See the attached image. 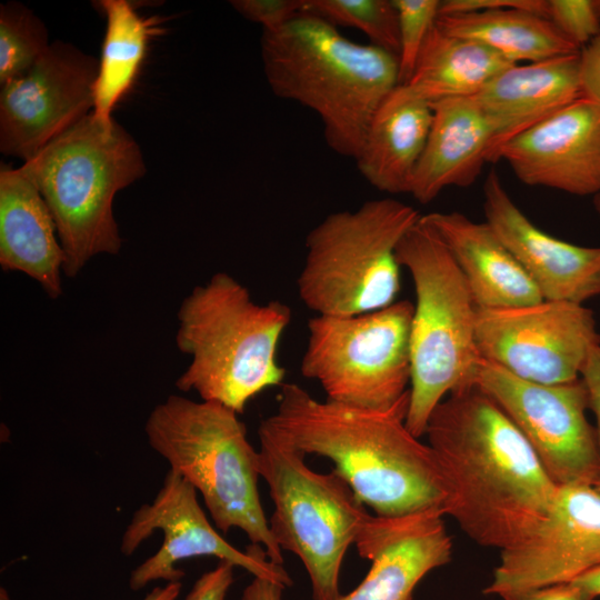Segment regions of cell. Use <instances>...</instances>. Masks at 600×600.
I'll list each match as a JSON object with an SVG mask.
<instances>
[{
	"label": "cell",
	"mask_w": 600,
	"mask_h": 600,
	"mask_svg": "<svg viewBox=\"0 0 600 600\" xmlns=\"http://www.w3.org/2000/svg\"><path fill=\"white\" fill-rule=\"evenodd\" d=\"M424 434L449 487L447 516L476 543L501 551L548 514L559 487L477 384L450 392L430 414Z\"/></svg>",
	"instance_id": "1"
},
{
	"label": "cell",
	"mask_w": 600,
	"mask_h": 600,
	"mask_svg": "<svg viewBox=\"0 0 600 600\" xmlns=\"http://www.w3.org/2000/svg\"><path fill=\"white\" fill-rule=\"evenodd\" d=\"M409 400L410 390L388 409H363L283 383L276 412L262 423L303 454L331 460L376 516H447L449 487L432 448L407 427Z\"/></svg>",
	"instance_id": "2"
},
{
	"label": "cell",
	"mask_w": 600,
	"mask_h": 600,
	"mask_svg": "<svg viewBox=\"0 0 600 600\" xmlns=\"http://www.w3.org/2000/svg\"><path fill=\"white\" fill-rule=\"evenodd\" d=\"M260 52L273 94L316 112L329 148L347 158L354 159L374 112L400 84L396 54L307 12L262 31Z\"/></svg>",
	"instance_id": "3"
},
{
	"label": "cell",
	"mask_w": 600,
	"mask_h": 600,
	"mask_svg": "<svg viewBox=\"0 0 600 600\" xmlns=\"http://www.w3.org/2000/svg\"><path fill=\"white\" fill-rule=\"evenodd\" d=\"M176 343L190 357L176 386L238 414L267 388L282 386L278 344L291 308L278 300L260 304L227 272L194 287L178 310Z\"/></svg>",
	"instance_id": "4"
},
{
	"label": "cell",
	"mask_w": 600,
	"mask_h": 600,
	"mask_svg": "<svg viewBox=\"0 0 600 600\" xmlns=\"http://www.w3.org/2000/svg\"><path fill=\"white\" fill-rule=\"evenodd\" d=\"M20 169L51 212L64 252L63 274L73 278L93 257L120 252L113 200L147 171L138 142L120 123L90 112Z\"/></svg>",
	"instance_id": "5"
},
{
	"label": "cell",
	"mask_w": 600,
	"mask_h": 600,
	"mask_svg": "<svg viewBox=\"0 0 600 600\" xmlns=\"http://www.w3.org/2000/svg\"><path fill=\"white\" fill-rule=\"evenodd\" d=\"M239 414L221 404L172 394L144 424L149 446L199 491L214 526L243 531L270 561L283 564L258 490L259 451Z\"/></svg>",
	"instance_id": "6"
},
{
	"label": "cell",
	"mask_w": 600,
	"mask_h": 600,
	"mask_svg": "<svg viewBox=\"0 0 600 600\" xmlns=\"http://www.w3.org/2000/svg\"><path fill=\"white\" fill-rule=\"evenodd\" d=\"M396 258L409 271L416 293L407 427L420 438L434 408L471 382L480 359L478 308L450 251L421 217L398 243Z\"/></svg>",
	"instance_id": "7"
},
{
	"label": "cell",
	"mask_w": 600,
	"mask_h": 600,
	"mask_svg": "<svg viewBox=\"0 0 600 600\" xmlns=\"http://www.w3.org/2000/svg\"><path fill=\"white\" fill-rule=\"evenodd\" d=\"M421 214L392 198L328 214L306 238L297 279L301 301L318 316H356L383 309L400 291L396 249Z\"/></svg>",
	"instance_id": "8"
},
{
	"label": "cell",
	"mask_w": 600,
	"mask_h": 600,
	"mask_svg": "<svg viewBox=\"0 0 600 600\" xmlns=\"http://www.w3.org/2000/svg\"><path fill=\"white\" fill-rule=\"evenodd\" d=\"M258 436L260 474L274 504L271 534L282 551L302 561L313 600H340L344 556L370 513L334 469L313 471L306 454L262 422Z\"/></svg>",
	"instance_id": "9"
},
{
	"label": "cell",
	"mask_w": 600,
	"mask_h": 600,
	"mask_svg": "<svg viewBox=\"0 0 600 600\" xmlns=\"http://www.w3.org/2000/svg\"><path fill=\"white\" fill-rule=\"evenodd\" d=\"M413 308L400 300L356 316L316 314L308 321L302 376L318 381L329 401L392 407L410 390Z\"/></svg>",
	"instance_id": "10"
},
{
	"label": "cell",
	"mask_w": 600,
	"mask_h": 600,
	"mask_svg": "<svg viewBox=\"0 0 600 600\" xmlns=\"http://www.w3.org/2000/svg\"><path fill=\"white\" fill-rule=\"evenodd\" d=\"M471 382L512 420L558 487H598L599 449L596 429L586 414L589 398L581 378L557 384L537 383L480 358Z\"/></svg>",
	"instance_id": "11"
},
{
	"label": "cell",
	"mask_w": 600,
	"mask_h": 600,
	"mask_svg": "<svg viewBox=\"0 0 600 600\" xmlns=\"http://www.w3.org/2000/svg\"><path fill=\"white\" fill-rule=\"evenodd\" d=\"M476 343L481 359L513 376L546 384L580 378L600 344L593 312L581 303L541 300L536 303L478 309Z\"/></svg>",
	"instance_id": "12"
},
{
	"label": "cell",
	"mask_w": 600,
	"mask_h": 600,
	"mask_svg": "<svg viewBox=\"0 0 600 600\" xmlns=\"http://www.w3.org/2000/svg\"><path fill=\"white\" fill-rule=\"evenodd\" d=\"M156 531L163 534L161 547L131 571L129 588L133 591L154 581H181L184 572L178 563L203 556L229 561L284 588L292 584L283 566L270 561L261 546L251 543L241 551L229 543L210 523L197 490L171 469L153 500L134 511L122 534L120 552L131 556Z\"/></svg>",
	"instance_id": "13"
},
{
	"label": "cell",
	"mask_w": 600,
	"mask_h": 600,
	"mask_svg": "<svg viewBox=\"0 0 600 600\" xmlns=\"http://www.w3.org/2000/svg\"><path fill=\"white\" fill-rule=\"evenodd\" d=\"M99 60L54 41L21 76L1 83L0 150L23 162L93 107Z\"/></svg>",
	"instance_id": "14"
},
{
	"label": "cell",
	"mask_w": 600,
	"mask_h": 600,
	"mask_svg": "<svg viewBox=\"0 0 600 600\" xmlns=\"http://www.w3.org/2000/svg\"><path fill=\"white\" fill-rule=\"evenodd\" d=\"M600 566V490L568 484L548 514L517 543L501 550L500 562L483 593L502 597L571 582Z\"/></svg>",
	"instance_id": "15"
},
{
	"label": "cell",
	"mask_w": 600,
	"mask_h": 600,
	"mask_svg": "<svg viewBox=\"0 0 600 600\" xmlns=\"http://www.w3.org/2000/svg\"><path fill=\"white\" fill-rule=\"evenodd\" d=\"M503 160L524 184L574 196L600 193V107L580 98L499 146L489 162Z\"/></svg>",
	"instance_id": "16"
},
{
	"label": "cell",
	"mask_w": 600,
	"mask_h": 600,
	"mask_svg": "<svg viewBox=\"0 0 600 600\" xmlns=\"http://www.w3.org/2000/svg\"><path fill=\"white\" fill-rule=\"evenodd\" d=\"M486 222L514 256L543 300L581 303L600 294V247L566 242L534 226L499 174L483 183Z\"/></svg>",
	"instance_id": "17"
},
{
	"label": "cell",
	"mask_w": 600,
	"mask_h": 600,
	"mask_svg": "<svg viewBox=\"0 0 600 600\" xmlns=\"http://www.w3.org/2000/svg\"><path fill=\"white\" fill-rule=\"evenodd\" d=\"M443 517L437 511L389 518L370 514L354 541L370 569L340 600H412L418 583L451 561L452 540Z\"/></svg>",
	"instance_id": "18"
},
{
	"label": "cell",
	"mask_w": 600,
	"mask_h": 600,
	"mask_svg": "<svg viewBox=\"0 0 600 600\" xmlns=\"http://www.w3.org/2000/svg\"><path fill=\"white\" fill-rule=\"evenodd\" d=\"M579 52L513 64L473 96L494 131L488 162L499 146L582 98Z\"/></svg>",
	"instance_id": "19"
},
{
	"label": "cell",
	"mask_w": 600,
	"mask_h": 600,
	"mask_svg": "<svg viewBox=\"0 0 600 600\" xmlns=\"http://www.w3.org/2000/svg\"><path fill=\"white\" fill-rule=\"evenodd\" d=\"M64 252L40 191L19 168L0 170V267L27 274L51 299L62 293Z\"/></svg>",
	"instance_id": "20"
},
{
	"label": "cell",
	"mask_w": 600,
	"mask_h": 600,
	"mask_svg": "<svg viewBox=\"0 0 600 600\" xmlns=\"http://www.w3.org/2000/svg\"><path fill=\"white\" fill-rule=\"evenodd\" d=\"M432 122L410 194L433 201L448 187L466 188L480 176L494 140L493 128L473 97L431 104Z\"/></svg>",
	"instance_id": "21"
},
{
	"label": "cell",
	"mask_w": 600,
	"mask_h": 600,
	"mask_svg": "<svg viewBox=\"0 0 600 600\" xmlns=\"http://www.w3.org/2000/svg\"><path fill=\"white\" fill-rule=\"evenodd\" d=\"M444 242L469 287L478 309H500L526 306L542 299L539 290L484 222L466 214L430 212L421 216Z\"/></svg>",
	"instance_id": "22"
},
{
	"label": "cell",
	"mask_w": 600,
	"mask_h": 600,
	"mask_svg": "<svg viewBox=\"0 0 600 600\" xmlns=\"http://www.w3.org/2000/svg\"><path fill=\"white\" fill-rule=\"evenodd\" d=\"M432 122L431 104L408 84L397 86L374 112L354 161L376 189L410 193Z\"/></svg>",
	"instance_id": "23"
},
{
	"label": "cell",
	"mask_w": 600,
	"mask_h": 600,
	"mask_svg": "<svg viewBox=\"0 0 600 600\" xmlns=\"http://www.w3.org/2000/svg\"><path fill=\"white\" fill-rule=\"evenodd\" d=\"M107 21L97 78L93 84L92 114L111 120L116 106L133 88L152 38L163 33L157 17H143L128 0L93 2Z\"/></svg>",
	"instance_id": "24"
},
{
	"label": "cell",
	"mask_w": 600,
	"mask_h": 600,
	"mask_svg": "<svg viewBox=\"0 0 600 600\" xmlns=\"http://www.w3.org/2000/svg\"><path fill=\"white\" fill-rule=\"evenodd\" d=\"M513 64L484 44L448 33L436 24L406 84L430 104L470 98Z\"/></svg>",
	"instance_id": "25"
},
{
	"label": "cell",
	"mask_w": 600,
	"mask_h": 600,
	"mask_svg": "<svg viewBox=\"0 0 600 600\" xmlns=\"http://www.w3.org/2000/svg\"><path fill=\"white\" fill-rule=\"evenodd\" d=\"M436 24L448 33L482 43L517 64L580 51L547 18L520 9L438 14Z\"/></svg>",
	"instance_id": "26"
},
{
	"label": "cell",
	"mask_w": 600,
	"mask_h": 600,
	"mask_svg": "<svg viewBox=\"0 0 600 600\" xmlns=\"http://www.w3.org/2000/svg\"><path fill=\"white\" fill-rule=\"evenodd\" d=\"M303 12L364 33L370 44L398 57L399 26L393 0H303Z\"/></svg>",
	"instance_id": "27"
},
{
	"label": "cell",
	"mask_w": 600,
	"mask_h": 600,
	"mask_svg": "<svg viewBox=\"0 0 600 600\" xmlns=\"http://www.w3.org/2000/svg\"><path fill=\"white\" fill-rule=\"evenodd\" d=\"M44 23L18 2L0 6V84L24 73L50 47Z\"/></svg>",
	"instance_id": "28"
},
{
	"label": "cell",
	"mask_w": 600,
	"mask_h": 600,
	"mask_svg": "<svg viewBox=\"0 0 600 600\" xmlns=\"http://www.w3.org/2000/svg\"><path fill=\"white\" fill-rule=\"evenodd\" d=\"M439 0H393L399 26L400 84L411 78L426 40L436 26Z\"/></svg>",
	"instance_id": "29"
},
{
	"label": "cell",
	"mask_w": 600,
	"mask_h": 600,
	"mask_svg": "<svg viewBox=\"0 0 600 600\" xmlns=\"http://www.w3.org/2000/svg\"><path fill=\"white\" fill-rule=\"evenodd\" d=\"M547 19L581 50L600 36V0H547Z\"/></svg>",
	"instance_id": "30"
},
{
	"label": "cell",
	"mask_w": 600,
	"mask_h": 600,
	"mask_svg": "<svg viewBox=\"0 0 600 600\" xmlns=\"http://www.w3.org/2000/svg\"><path fill=\"white\" fill-rule=\"evenodd\" d=\"M232 8L249 21L274 30L303 12V0H232Z\"/></svg>",
	"instance_id": "31"
},
{
	"label": "cell",
	"mask_w": 600,
	"mask_h": 600,
	"mask_svg": "<svg viewBox=\"0 0 600 600\" xmlns=\"http://www.w3.org/2000/svg\"><path fill=\"white\" fill-rule=\"evenodd\" d=\"M499 9H520L547 18V0H443L440 2L439 14Z\"/></svg>",
	"instance_id": "32"
},
{
	"label": "cell",
	"mask_w": 600,
	"mask_h": 600,
	"mask_svg": "<svg viewBox=\"0 0 600 600\" xmlns=\"http://www.w3.org/2000/svg\"><path fill=\"white\" fill-rule=\"evenodd\" d=\"M234 568L233 563L219 560L212 570L203 573L194 582L183 600H226L233 583Z\"/></svg>",
	"instance_id": "33"
},
{
	"label": "cell",
	"mask_w": 600,
	"mask_h": 600,
	"mask_svg": "<svg viewBox=\"0 0 600 600\" xmlns=\"http://www.w3.org/2000/svg\"><path fill=\"white\" fill-rule=\"evenodd\" d=\"M582 97L600 107V36L579 52Z\"/></svg>",
	"instance_id": "34"
},
{
	"label": "cell",
	"mask_w": 600,
	"mask_h": 600,
	"mask_svg": "<svg viewBox=\"0 0 600 600\" xmlns=\"http://www.w3.org/2000/svg\"><path fill=\"white\" fill-rule=\"evenodd\" d=\"M580 378L587 388L589 409L596 417L594 429L600 457V344L591 350L581 370ZM597 489L600 490V481Z\"/></svg>",
	"instance_id": "35"
},
{
	"label": "cell",
	"mask_w": 600,
	"mask_h": 600,
	"mask_svg": "<svg viewBox=\"0 0 600 600\" xmlns=\"http://www.w3.org/2000/svg\"><path fill=\"white\" fill-rule=\"evenodd\" d=\"M502 600H590L573 582H563L507 593Z\"/></svg>",
	"instance_id": "36"
},
{
	"label": "cell",
	"mask_w": 600,
	"mask_h": 600,
	"mask_svg": "<svg viewBox=\"0 0 600 600\" xmlns=\"http://www.w3.org/2000/svg\"><path fill=\"white\" fill-rule=\"evenodd\" d=\"M284 587L259 577H253L244 588L241 600H282Z\"/></svg>",
	"instance_id": "37"
},
{
	"label": "cell",
	"mask_w": 600,
	"mask_h": 600,
	"mask_svg": "<svg viewBox=\"0 0 600 600\" xmlns=\"http://www.w3.org/2000/svg\"><path fill=\"white\" fill-rule=\"evenodd\" d=\"M571 582L579 587L590 600L600 597V566L584 572Z\"/></svg>",
	"instance_id": "38"
},
{
	"label": "cell",
	"mask_w": 600,
	"mask_h": 600,
	"mask_svg": "<svg viewBox=\"0 0 600 600\" xmlns=\"http://www.w3.org/2000/svg\"><path fill=\"white\" fill-rule=\"evenodd\" d=\"M181 581L168 582L154 587L142 600H177L181 592Z\"/></svg>",
	"instance_id": "39"
},
{
	"label": "cell",
	"mask_w": 600,
	"mask_h": 600,
	"mask_svg": "<svg viewBox=\"0 0 600 600\" xmlns=\"http://www.w3.org/2000/svg\"><path fill=\"white\" fill-rule=\"evenodd\" d=\"M593 206L596 211L600 214V193L593 197Z\"/></svg>",
	"instance_id": "40"
},
{
	"label": "cell",
	"mask_w": 600,
	"mask_h": 600,
	"mask_svg": "<svg viewBox=\"0 0 600 600\" xmlns=\"http://www.w3.org/2000/svg\"><path fill=\"white\" fill-rule=\"evenodd\" d=\"M0 600H10V599H9L8 592H7L6 589H3V588H1Z\"/></svg>",
	"instance_id": "41"
}]
</instances>
